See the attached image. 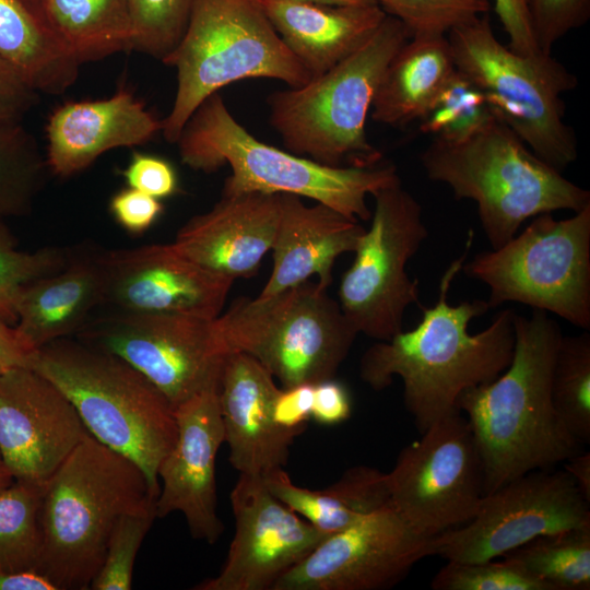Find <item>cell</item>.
Wrapping results in <instances>:
<instances>
[{"mask_svg":"<svg viewBox=\"0 0 590 590\" xmlns=\"http://www.w3.org/2000/svg\"><path fill=\"white\" fill-rule=\"evenodd\" d=\"M528 8L535 42L544 54L590 16V0H528Z\"/></svg>","mask_w":590,"mask_h":590,"instance_id":"obj_41","label":"cell"},{"mask_svg":"<svg viewBox=\"0 0 590 590\" xmlns=\"http://www.w3.org/2000/svg\"><path fill=\"white\" fill-rule=\"evenodd\" d=\"M550 590L590 589V524L540 535L502 556Z\"/></svg>","mask_w":590,"mask_h":590,"instance_id":"obj_31","label":"cell"},{"mask_svg":"<svg viewBox=\"0 0 590 590\" xmlns=\"http://www.w3.org/2000/svg\"><path fill=\"white\" fill-rule=\"evenodd\" d=\"M420 161L430 180L446 184L457 200L476 203L492 249L530 217L590 204L589 190L542 161L495 116L462 139L435 137Z\"/></svg>","mask_w":590,"mask_h":590,"instance_id":"obj_5","label":"cell"},{"mask_svg":"<svg viewBox=\"0 0 590 590\" xmlns=\"http://www.w3.org/2000/svg\"><path fill=\"white\" fill-rule=\"evenodd\" d=\"M495 11L512 51L522 56L541 52L532 31L528 0H495Z\"/></svg>","mask_w":590,"mask_h":590,"instance_id":"obj_46","label":"cell"},{"mask_svg":"<svg viewBox=\"0 0 590 590\" xmlns=\"http://www.w3.org/2000/svg\"><path fill=\"white\" fill-rule=\"evenodd\" d=\"M456 70L484 95L492 114L542 161L562 172L578 156L562 95L577 78L551 54L522 56L495 37L487 13L448 33Z\"/></svg>","mask_w":590,"mask_h":590,"instance_id":"obj_9","label":"cell"},{"mask_svg":"<svg viewBox=\"0 0 590 590\" xmlns=\"http://www.w3.org/2000/svg\"><path fill=\"white\" fill-rule=\"evenodd\" d=\"M35 352L28 349L11 326L0 319V361L8 368L31 367Z\"/></svg>","mask_w":590,"mask_h":590,"instance_id":"obj_48","label":"cell"},{"mask_svg":"<svg viewBox=\"0 0 590 590\" xmlns=\"http://www.w3.org/2000/svg\"><path fill=\"white\" fill-rule=\"evenodd\" d=\"M574 213L539 214L508 243L463 263L488 287L489 309L519 303L590 330V204Z\"/></svg>","mask_w":590,"mask_h":590,"instance_id":"obj_11","label":"cell"},{"mask_svg":"<svg viewBox=\"0 0 590 590\" xmlns=\"http://www.w3.org/2000/svg\"><path fill=\"white\" fill-rule=\"evenodd\" d=\"M370 225L343 273L339 304L357 333L387 341L403 330L406 308L418 300V280L406 273L409 260L428 237L423 210L402 182L374 196Z\"/></svg>","mask_w":590,"mask_h":590,"instance_id":"obj_12","label":"cell"},{"mask_svg":"<svg viewBox=\"0 0 590 590\" xmlns=\"http://www.w3.org/2000/svg\"><path fill=\"white\" fill-rule=\"evenodd\" d=\"M174 413L177 438L157 469L156 514L181 512L191 536L213 544L224 530L215 480L217 451L225 442L219 386L193 394Z\"/></svg>","mask_w":590,"mask_h":590,"instance_id":"obj_20","label":"cell"},{"mask_svg":"<svg viewBox=\"0 0 590 590\" xmlns=\"http://www.w3.org/2000/svg\"><path fill=\"white\" fill-rule=\"evenodd\" d=\"M162 62L177 73L161 130L173 144L196 109L231 83L266 78L299 87L312 79L256 0H193L180 40Z\"/></svg>","mask_w":590,"mask_h":590,"instance_id":"obj_8","label":"cell"},{"mask_svg":"<svg viewBox=\"0 0 590 590\" xmlns=\"http://www.w3.org/2000/svg\"><path fill=\"white\" fill-rule=\"evenodd\" d=\"M280 194H222L209 211L184 224L173 244L213 272L234 280L252 276L272 248L281 214Z\"/></svg>","mask_w":590,"mask_h":590,"instance_id":"obj_22","label":"cell"},{"mask_svg":"<svg viewBox=\"0 0 590 590\" xmlns=\"http://www.w3.org/2000/svg\"><path fill=\"white\" fill-rule=\"evenodd\" d=\"M455 72L446 35L410 37L381 75L371 103V119L392 127L423 121Z\"/></svg>","mask_w":590,"mask_h":590,"instance_id":"obj_27","label":"cell"},{"mask_svg":"<svg viewBox=\"0 0 590 590\" xmlns=\"http://www.w3.org/2000/svg\"><path fill=\"white\" fill-rule=\"evenodd\" d=\"M88 434L48 378L31 367L0 373V453L14 481L44 486Z\"/></svg>","mask_w":590,"mask_h":590,"instance_id":"obj_19","label":"cell"},{"mask_svg":"<svg viewBox=\"0 0 590 590\" xmlns=\"http://www.w3.org/2000/svg\"><path fill=\"white\" fill-rule=\"evenodd\" d=\"M14 482L12 474L5 465L0 453V491L4 489Z\"/></svg>","mask_w":590,"mask_h":590,"instance_id":"obj_52","label":"cell"},{"mask_svg":"<svg viewBox=\"0 0 590 590\" xmlns=\"http://www.w3.org/2000/svg\"><path fill=\"white\" fill-rule=\"evenodd\" d=\"M31 368L67 396L95 439L130 458L160 487L157 469L176 441L177 423L155 385L119 356L70 337L37 350Z\"/></svg>","mask_w":590,"mask_h":590,"instance_id":"obj_6","label":"cell"},{"mask_svg":"<svg viewBox=\"0 0 590 590\" xmlns=\"http://www.w3.org/2000/svg\"><path fill=\"white\" fill-rule=\"evenodd\" d=\"M24 1L27 2L31 7H33L36 10L37 0H24Z\"/></svg>","mask_w":590,"mask_h":590,"instance_id":"obj_53","label":"cell"},{"mask_svg":"<svg viewBox=\"0 0 590 590\" xmlns=\"http://www.w3.org/2000/svg\"><path fill=\"white\" fill-rule=\"evenodd\" d=\"M279 390L274 377L252 356L227 352L219 401L229 462L239 474L263 477L288 462L298 435L273 421L272 404Z\"/></svg>","mask_w":590,"mask_h":590,"instance_id":"obj_21","label":"cell"},{"mask_svg":"<svg viewBox=\"0 0 590 590\" xmlns=\"http://www.w3.org/2000/svg\"><path fill=\"white\" fill-rule=\"evenodd\" d=\"M109 211L125 231L140 235L148 231L163 211L160 199L127 187L113 196Z\"/></svg>","mask_w":590,"mask_h":590,"instance_id":"obj_43","label":"cell"},{"mask_svg":"<svg viewBox=\"0 0 590 590\" xmlns=\"http://www.w3.org/2000/svg\"><path fill=\"white\" fill-rule=\"evenodd\" d=\"M352 400L346 387L333 378L314 385L311 420L321 425H337L350 418Z\"/></svg>","mask_w":590,"mask_h":590,"instance_id":"obj_47","label":"cell"},{"mask_svg":"<svg viewBox=\"0 0 590 590\" xmlns=\"http://www.w3.org/2000/svg\"><path fill=\"white\" fill-rule=\"evenodd\" d=\"M387 15L400 20L411 37L423 34L446 35L491 9L488 0H373Z\"/></svg>","mask_w":590,"mask_h":590,"instance_id":"obj_38","label":"cell"},{"mask_svg":"<svg viewBox=\"0 0 590 590\" xmlns=\"http://www.w3.org/2000/svg\"><path fill=\"white\" fill-rule=\"evenodd\" d=\"M37 101L38 92L0 57V121L22 120Z\"/></svg>","mask_w":590,"mask_h":590,"instance_id":"obj_45","label":"cell"},{"mask_svg":"<svg viewBox=\"0 0 590 590\" xmlns=\"http://www.w3.org/2000/svg\"><path fill=\"white\" fill-rule=\"evenodd\" d=\"M49 168L21 120L0 121V221L28 214Z\"/></svg>","mask_w":590,"mask_h":590,"instance_id":"obj_32","label":"cell"},{"mask_svg":"<svg viewBox=\"0 0 590 590\" xmlns=\"http://www.w3.org/2000/svg\"><path fill=\"white\" fill-rule=\"evenodd\" d=\"M0 590H57L43 575L35 571L0 573Z\"/></svg>","mask_w":590,"mask_h":590,"instance_id":"obj_49","label":"cell"},{"mask_svg":"<svg viewBox=\"0 0 590 590\" xmlns=\"http://www.w3.org/2000/svg\"><path fill=\"white\" fill-rule=\"evenodd\" d=\"M128 187L156 199L173 196L177 190V175L166 160L145 153H133L122 170Z\"/></svg>","mask_w":590,"mask_h":590,"instance_id":"obj_42","label":"cell"},{"mask_svg":"<svg viewBox=\"0 0 590 590\" xmlns=\"http://www.w3.org/2000/svg\"><path fill=\"white\" fill-rule=\"evenodd\" d=\"M193 0H130L131 49L163 61L187 26Z\"/></svg>","mask_w":590,"mask_h":590,"instance_id":"obj_37","label":"cell"},{"mask_svg":"<svg viewBox=\"0 0 590 590\" xmlns=\"http://www.w3.org/2000/svg\"><path fill=\"white\" fill-rule=\"evenodd\" d=\"M582 494L590 500V453L577 452L563 463Z\"/></svg>","mask_w":590,"mask_h":590,"instance_id":"obj_50","label":"cell"},{"mask_svg":"<svg viewBox=\"0 0 590 590\" xmlns=\"http://www.w3.org/2000/svg\"><path fill=\"white\" fill-rule=\"evenodd\" d=\"M434 538L414 530L390 505L326 536L272 590H382L433 555Z\"/></svg>","mask_w":590,"mask_h":590,"instance_id":"obj_16","label":"cell"},{"mask_svg":"<svg viewBox=\"0 0 590 590\" xmlns=\"http://www.w3.org/2000/svg\"><path fill=\"white\" fill-rule=\"evenodd\" d=\"M312 400L311 384L280 388L272 404L274 423L284 430L300 435L311 420Z\"/></svg>","mask_w":590,"mask_h":590,"instance_id":"obj_44","label":"cell"},{"mask_svg":"<svg viewBox=\"0 0 590 590\" xmlns=\"http://www.w3.org/2000/svg\"><path fill=\"white\" fill-rule=\"evenodd\" d=\"M229 499L235 534L226 560L196 590H272L328 536L278 499L261 477L239 474Z\"/></svg>","mask_w":590,"mask_h":590,"instance_id":"obj_17","label":"cell"},{"mask_svg":"<svg viewBox=\"0 0 590 590\" xmlns=\"http://www.w3.org/2000/svg\"><path fill=\"white\" fill-rule=\"evenodd\" d=\"M472 243L470 232L464 252L440 279L435 304L420 306L423 316L418 324L387 341H377L359 362L362 380L375 391L388 388L396 377L402 380L404 405L420 434L458 411V399L465 390L497 378L512 357L514 309H502L488 327L471 334L469 323L489 309L487 302L463 300L455 306L449 303L451 284Z\"/></svg>","mask_w":590,"mask_h":590,"instance_id":"obj_1","label":"cell"},{"mask_svg":"<svg viewBox=\"0 0 590 590\" xmlns=\"http://www.w3.org/2000/svg\"><path fill=\"white\" fill-rule=\"evenodd\" d=\"M328 5H361L375 3L373 0H295Z\"/></svg>","mask_w":590,"mask_h":590,"instance_id":"obj_51","label":"cell"},{"mask_svg":"<svg viewBox=\"0 0 590 590\" xmlns=\"http://www.w3.org/2000/svg\"><path fill=\"white\" fill-rule=\"evenodd\" d=\"M448 563L430 582L434 590H550L515 563L503 558Z\"/></svg>","mask_w":590,"mask_h":590,"instance_id":"obj_40","label":"cell"},{"mask_svg":"<svg viewBox=\"0 0 590 590\" xmlns=\"http://www.w3.org/2000/svg\"><path fill=\"white\" fill-rule=\"evenodd\" d=\"M589 524L590 500L569 473L539 469L486 494L472 519L434 538L433 555L496 559L540 535Z\"/></svg>","mask_w":590,"mask_h":590,"instance_id":"obj_15","label":"cell"},{"mask_svg":"<svg viewBox=\"0 0 590 590\" xmlns=\"http://www.w3.org/2000/svg\"><path fill=\"white\" fill-rule=\"evenodd\" d=\"M36 10L80 64L131 49L130 0H37Z\"/></svg>","mask_w":590,"mask_h":590,"instance_id":"obj_30","label":"cell"},{"mask_svg":"<svg viewBox=\"0 0 590 590\" xmlns=\"http://www.w3.org/2000/svg\"><path fill=\"white\" fill-rule=\"evenodd\" d=\"M175 144L182 163L194 170L231 167L223 196L290 193L358 221L370 220L368 196L401 182L392 164L333 167L263 143L235 119L219 93L196 109Z\"/></svg>","mask_w":590,"mask_h":590,"instance_id":"obj_4","label":"cell"},{"mask_svg":"<svg viewBox=\"0 0 590 590\" xmlns=\"http://www.w3.org/2000/svg\"><path fill=\"white\" fill-rule=\"evenodd\" d=\"M160 487L130 458L88 434L43 486L37 573L57 590H86L125 514L156 509Z\"/></svg>","mask_w":590,"mask_h":590,"instance_id":"obj_3","label":"cell"},{"mask_svg":"<svg viewBox=\"0 0 590 590\" xmlns=\"http://www.w3.org/2000/svg\"><path fill=\"white\" fill-rule=\"evenodd\" d=\"M71 253L72 250L59 247H44L36 251L20 250L10 229L0 221V319L14 326L23 288L62 269Z\"/></svg>","mask_w":590,"mask_h":590,"instance_id":"obj_35","label":"cell"},{"mask_svg":"<svg viewBox=\"0 0 590 590\" xmlns=\"http://www.w3.org/2000/svg\"><path fill=\"white\" fill-rule=\"evenodd\" d=\"M225 352L257 359L281 388L333 378L358 334L317 281L269 297H239L214 319Z\"/></svg>","mask_w":590,"mask_h":590,"instance_id":"obj_10","label":"cell"},{"mask_svg":"<svg viewBox=\"0 0 590 590\" xmlns=\"http://www.w3.org/2000/svg\"><path fill=\"white\" fill-rule=\"evenodd\" d=\"M101 262L104 309L215 319L235 282L189 259L173 243L101 251Z\"/></svg>","mask_w":590,"mask_h":590,"instance_id":"obj_18","label":"cell"},{"mask_svg":"<svg viewBox=\"0 0 590 590\" xmlns=\"http://www.w3.org/2000/svg\"><path fill=\"white\" fill-rule=\"evenodd\" d=\"M157 518L156 509L125 514L110 534L103 563L91 582L92 590H129L138 551Z\"/></svg>","mask_w":590,"mask_h":590,"instance_id":"obj_39","label":"cell"},{"mask_svg":"<svg viewBox=\"0 0 590 590\" xmlns=\"http://www.w3.org/2000/svg\"><path fill=\"white\" fill-rule=\"evenodd\" d=\"M411 37L387 15L356 51L299 87L271 93L269 121L286 151L333 167H371L382 155L365 125L381 75Z\"/></svg>","mask_w":590,"mask_h":590,"instance_id":"obj_7","label":"cell"},{"mask_svg":"<svg viewBox=\"0 0 590 590\" xmlns=\"http://www.w3.org/2000/svg\"><path fill=\"white\" fill-rule=\"evenodd\" d=\"M0 57L37 92L62 94L79 74L80 63L24 0H0Z\"/></svg>","mask_w":590,"mask_h":590,"instance_id":"obj_29","label":"cell"},{"mask_svg":"<svg viewBox=\"0 0 590 590\" xmlns=\"http://www.w3.org/2000/svg\"><path fill=\"white\" fill-rule=\"evenodd\" d=\"M386 473L389 504L429 538L468 522L485 496L477 444L459 410L405 446Z\"/></svg>","mask_w":590,"mask_h":590,"instance_id":"obj_13","label":"cell"},{"mask_svg":"<svg viewBox=\"0 0 590 590\" xmlns=\"http://www.w3.org/2000/svg\"><path fill=\"white\" fill-rule=\"evenodd\" d=\"M162 130V120L131 92L119 88L107 98L68 102L46 126V161L51 173L69 177L116 148L142 145Z\"/></svg>","mask_w":590,"mask_h":590,"instance_id":"obj_23","label":"cell"},{"mask_svg":"<svg viewBox=\"0 0 590 590\" xmlns=\"http://www.w3.org/2000/svg\"><path fill=\"white\" fill-rule=\"evenodd\" d=\"M43 486L14 481L0 491V573L35 571Z\"/></svg>","mask_w":590,"mask_h":590,"instance_id":"obj_33","label":"cell"},{"mask_svg":"<svg viewBox=\"0 0 590 590\" xmlns=\"http://www.w3.org/2000/svg\"><path fill=\"white\" fill-rule=\"evenodd\" d=\"M101 251L72 250L59 271L28 283L17 303L14 328L36 352L58 339L74 335L103 303Z\"/></svg>","mask_w":590,"mask_h":590,"instance_id":"obj_26","label":"cell"},{"mask_svg":"<svg viewBox=\"0 0 590 590\" xmlns=\"http://www.w3.org/2000/svg\"><path fill=\"white\" fill-rule=\"evenodd\" d=\"M493 117L482 92L456 70L433 110L422 121L421 130L455 141L469 135Z\"/></svg>","mask_w":590,"mask_h":590,"instance_id":"obj_36","label":"cell"},{"mask_svg":"<svg viewBox=\"0 0 590 590\" xmlns=\"http://www.w3.org/2000/svg\"><path fill=\"white\" fill-rule=\"evenodd\" d=\"M256 1L311 78L356 51L387 16L376 3L328 5L295 0Z\"/></svg>","mask_w":590,"mask_h":590,"instance_id":"obj_25","label":"cell"},{"mask_svg":"<svg viewBox=\"0 0 590 590\" xmlns=\"http://www.w3.org/2000/svg\"><path fill=\"white\" fill-rule=\"evenodd\" d=\"M261 479L278 499L328 535L389 504L387 473L363 464L323 489L294 484L284 468Z\"/></svg>","mask_w":590,"mask_h":590,"instance_id":"obj_28","label":"cell"},{"mask_svg":"<svg viewBox=\"0 0 590 590\" xmlns=\"http://www.w3.org/2000/svg\"><path fill=\"white\" fill-rule=\"evenodd\" d=\"M515 344L507 368L494 380L465 390V414L480 451L485 495L528 472L553 468L579 452L552 400V376L563 337L542 310L516 312Z\"/></svg>","mask_w":590,"mask_h":590,"instance_id":"obj_2","label":"cell"},{"mask_svg":"<svg viewBox=\"0 0 590 590\" xmlns=\"http://www.w3.org/2000/svg\"><path fill=\"white\" fill-rule=\"evenodd\" d=\"M74 337L129 363L174 409L220 385L227 354L214 319L187 315L105 309L93 314Z\"/></svg>","mask_w":590,"mask_h":590,"instance_id":"obj_14","label":"cell"},{"mask_svg":"<svg viewBox=\"0 0 590 590\" xmlns=\"http://www.w3.org/2000/svg\"><path fill=\"white\" fill-rule=\"evenodd\" d=\"M281 214L272 245L273 268L257 297L264 298L310 278L328 287L338 257L354 252L365 228L358 220L322 204L306 205L295 194L281 193Z\"/></svg>","mask_w":590,"mask_h":590,"instance_id":"obj_24","label":"cell"},{"mask_svg":"<svg viewBox=\"0 0 590 590\" xmlns=\"http://www.w3.org/2000/svg\"><path fill=\"white\" fill-rule=\"evenodd\" d=\"M554 409L567 432L590 442V333L562 337L552 376Z\"/></svg>","mask_w":590,"mask_h":590,"instance_id":"obj_34","label":"cell"}]
</instances>
